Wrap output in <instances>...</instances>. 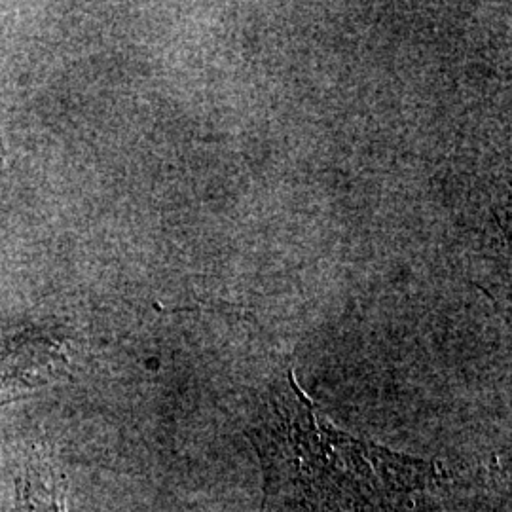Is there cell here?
<instances>
[{"label": "cell", "mask_w": 512, "mask_h": 512, "mask_svg": "<svg viewBox=\"0 0 512 512\" xmlns=\"http://www.w3.org/2000/svg\"><path fill=\"white\" fill-rule=\"evenodd\" d=\"M249 439L264 507L277 512H397L444 482L439 463L332 425L291 370L266 393Z\"/></svg>", "instance_id": "6da1fadb"}, {"label": "cell", "mask_w": 512, "mask_h": 512, "mask_svg": "<svg viewBox=\"0 0 512 512\" xmlns=\"http://www.w3.org/2000/svg\"><path fill=\"white\" fill-rule=\"evenodd\" d=\"M21 512H67L65 480L50 461L29 463L21 478Z\"/></svg>", "instance_id": "7a4b0ae2"}]
</instances>
